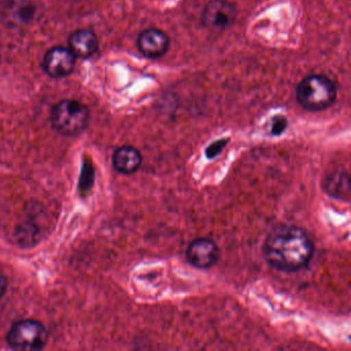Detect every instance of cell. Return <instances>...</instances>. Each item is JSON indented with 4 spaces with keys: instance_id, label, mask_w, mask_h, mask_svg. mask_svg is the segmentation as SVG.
I'll return each instance as SVG.
<instances>
[{
    "instance_id": "obj_1",
    "label": "cell",
    "mask_w": 351,
    "mask_h": 351,
    "mask_svg": "<svg viewBox=\"0 0 351 351\" xmlns=\"http://www.w3.org/2000/svg\"><path fill=\"white\" fill-rule=\"evenodd\" d=\"M314 244L307 232L297 226L274 228L263 245L265 260L273 268L285 272H297L311 262Z\"/></svg>"
},
{
    "instance_id": "obj_2",
    "label": "cell",
    "mask_w": 351,
    "mask_h": 351,
    "mask_svg": "<svg viewBox=\"0 0 351 351\" xmlns=\"http://www.w3.org/2000/svg\"><path fill=\"white\" fill-rule=\"evenodd\" d=\"M295 98L304 110L322 112L336 101L337 86L326 75H308L298 85Z\"/></svg>"
},
{
    "instance_id": "obj_3",
    "label": "cell",
    "mask_w": 351,
    "mask_h": 351,
    "mask_svg": "<svg viewBox=\"0 0 351 351\" xmlns=\"http://www.w3.org/2000/svg\"><path fill=\"white\" fill-rule=\"evenodd\" d=\"M50 120L57 132L65 136H75L87 128L90 112L82 102L65 99L53 108Z\"/></svg>"
},
{
    "instance_id": "obj_4",
    "label": "cell",
    "mask_w": 351,
    "mask_h": 351,
    "mask_svg": "<svg viewBox=\"0 0 351 351\" xmlns=\"http://www.w3.org/2000/svg\"><path fill=\"white\" fill-rule=\"evenodd\" d=\"M48 339L46 326L34 319L16 322L8 334L10 346L20 351L40 350L46 346Z\"/></svg>"
},
{
    "instance_id": "obj_5",
    "label": "cell",
    "mask_w": 351,
    "mask_h": 351,
    "mask_svg": "<svg viewBox=\"0 0 351 351\" xmlns=\"http://www.w3.org/2000/svg\"><path fill=\"white\" fill-rule=\"evenodd\" d=\"M237 10L229 0H210L201 15V24L209 32H223L236 21Z\"/></svg>"
},
{
    "instance_id": "obj_6",
    "label": "cell",
    "mask_w": 351,
    "mask_h": 351,
    "mask_svg": "<svg viewBox=\"0 0 351 351\" xmlns=\"http://www.w3.org/2000/svg\"><path fill=\"white\" fill-rule=\"evenodd\" d=\"M137 48L145 58L152 60L162 58L169 51V36L159 28H147L139 34Z\"/></svg>"
},
{
    "instance_id": "obj_7",
    "label": "cell",
    "mask_w": 351,
    "mask_h": 351,
    "mask_svg": "<svg viewBox=\"0 0 351 351\" xmlns=\"http://www.w3.org/2000/svg\"><path fill=\"white\" fill-rule=\"evenodd\" d=\"M77 57L69 48L55 47L45 55L43 69L52 77H64L73 73Z\"/></svg>"
},
{
    "instance_id": "obj_8",
    "label": "cell",
    "mask_w": 351,
    "mask_h": 351,
    "mask_svg": "<svg viewBox=\"0 0 351 351\" xmlns=\"http://www.w3.org/2000/svg\"><path fill=\"white\" fill-rule=\"evenodd\" d=\"M219 250L217 243L207 238H199L191 242L186 250V260L198 269H208L217 264Z\"/></svg>"
},
{
    "instance_id": "obj_9",
    "label": "cell",
    "mask_w": 351,
    "mask_h": 351,
    "mask_svg": "<svg viewBox=\"0 0 351 351\" xmlns=\"http://www.w3.org/2000/svg\"><path fill=\"white\" fill-rule=\"evenodd\" d=\"M69 50L75 57L87 59L97 52L99 43L97 36L89 29H79L69 38Z\"/></svg>"
},
{
    "instance_id": "obj_10",
    "label": "cell",
    "mask_w": 351,
    "mask_h": 351,
    "mask_svg": "<svg viewBox=\"0 0 351 351\" xmlns=\"http://www.w3.org/2000/svg\"><path fill=\"white\" fill-rule=\"evenodd\" d=\"M143 163L141 152L130 145L119 147L112 157L114 169L123 174H132L139 169Z\"/></svg>"
},
{
    "instance_id": "obj_11",
    "label": "cell",
    "mask_w": 351,
    "mask_h": 351,
    "mask_svg": "<svg viewBox=\"0 0 351 351\" xmlns=\"http://www.w3.org/2000/svg\"><path fill=\"white\" fill-rule=\"evenodd\" d=\"M324 189L330 197L348 202L350 196L348 172L345 170H335L324 178Z\"/></svg>"
},
{
    "instance_id": "obj_12",
    "label": "cell",
    "mask_w": 351,
    "mask_h": 351,
    "mask_svg": "<svg viewBox=\"0 0 351 351\" xmlns=\"http://www.w3.org/2000/svg\"><path fill=\"white\" fill-rule=\"evenodd\" d=\"M287 128V120L285 117L276 116L272 121V127H271V133L273 135H280L285 132Z\"/></svg>"
},
{
    "instance_id": "obj_13",
    "label": "cell",
    "mask_w": 351,
    "mask_h": 351,
    "mask_svg": "<svg viewBox=\"0 0 351 351\" xmlns=\"http://www.w3.org/2000/svg\"><path fill=\"white\" fill-rule=\"evenodd\" d=\"M226 143H227V141H226V139H223V141H217V143H213V145L207 149V157L213 158L215 157V156L219 155V154L221 153V149L225 147Z\"/></svg>"
},
{
    "instance_id": "obj_14",
    "label": "cell",
    "mask_w": 351,
    "mask_h": 351,
    "mask_svg": "<svg viewBox=\"0 0 351 351\" xmlns=\"http://www.w3.org/2000/svg\"><path fill=\"white\" fill-rule=\"evenodd\" d=\"M8 281L3 273L0 271V298L5 295L7 291Z\"/></svg>"
}]
</instances>
